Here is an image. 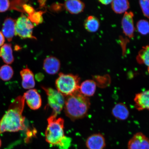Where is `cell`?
<instances>
[{
	"label": "cell",
	"mask_w": 149,
	"mask_h": 149,
	"mask_svg": "<svg viewBox=\"0 0 149 149\" xmlns=\"http://www.w3.org/2000/svg\"><path fill=\"white\" fill-rule=\"evenodd\" d=\"M139 3L143 14L146 17L149 18V1H140Z\"/></svg>",
	"instance_id": "obj_25"
},
{
	"label": "cell",
	"mask_w": 149,
	"mask_h": 149,
	"mask_svg": "<svg viewBox=\"0 0 149 149\" xmlns=\"http://www.w3.org/2000/svg\"><path fill=\"white\" fill-rule=\"evenodd\" d=\"M0 57L7 64H11L13 62L14 58L10 44H5L1 47L0 49Z\"/></svg>",
	"instance_id": "obj_18"
},
{
	"label": "cell",
	"mask_w": 149,
	"mask_h": 149,
	"mask_svg": "<svg viewBox=\"0 0 149 149\" xmlns=\"http://www.w3.org/2000/svg\"><path fill=\"white\" fill-rule=\"evenodd\" d=\"M96 86V82L94 80H86L80 85L79 91L84 96L88 97L95 94Z\"/></svg>",
	"instance_id": "obj_17"
},
{
	"label": "cell",
	"mask_w": 149,
	"mask_h": 149,
	"mask_svg": "<svg viewBox=\"0 0 149 149\" xmlns=\"http://www.w3.org/2000/svg\"><path fill=\"white\" fill-rule=\"evenodd\" d=\"M113 1H100V3L104 5H108L111 3Z\"/></svg>",
	"instance_id": "obj_29"
},
{
	"label": "cell",
	"mask_w": 149,
	"mask_h": 149,
	"mask_svg": "<svg viewBox=\"0 0 149 149\" xmlns=\"http://www.w3.org/2000/svg\"><path fill=\"white\" fill-rule=\"evenodd\" d=\"M64 6L70 13L77 14L83 12L85 5L83 2L79 0H69L65 1Z\"/></svg>",
	"instance_id": "obj_15"
},
{
	"label": "cell",
	"mask_w": 149,
	"mask_h": 149,
	"mask_svg": "<svg viewBox=\"0 0 149 149\" xmlns=\"http://www.w3.org/2000/svg\"><path fill=\"white\" fill-rule=\"evenodd\" d=\"M33 23L29 18L22 14L16 21L15 35L24 39L31 38L36 40V37L33 35Z\"/></svg>",
	"instance_id": "obj_6"
},
{
	"label": "cell",
	"mask_w": 149,
	"mask_h": 149,
	"mask_svg": "<svg viewBox=\"0 0 149 149\" xmlns=\"http://www.w3.org/2000/svg\"><path fill=\"white\" fill-rule=\"evenodd\" d=\"M1 139H0V148H1Z\"/></svg>",
	"instance_id": "obj_30"
},
{
	"label": "cell",
	"mask_w": 149,
	"mask_h": 149,
	"mask_svg": "<svg viewBox=\"0 0 149 149\" xmlns=\"http://www.w3.org/2000/svg\"><path fill=\"white\" fill-rule=\"evenodd\" d=\"M134 101L137 110H149V90L136 94Z\"/></svg>",
	"instance_id": "obj_12"
},
{
	"label": "cell",
	"mask_w": 149,
	"mask_h": 149,
	"mask_svg": "<svg viewBox=\"0 0 149 149\" xmlns=\"http://www.w3.org/2000/svg\"><path fill=\"white\" fill-rule=\"evenodd\" d=\"M23 8L24 11L26 12L29 14V16L31 15L35 12L33 7L29 5L26 4L23 5Z\"/></svg>",
	"instance_id": "obj_27"
},
{
	"label": "cell",
	"mask_w": 149,
	"mask_h": 149,
	"mask_svg": "<svg viewBox=\"0 0 149 149\" xmlns=\"http://www.w3.org/2000/svg\"><path fill=\"white\" fill-rule=\"evenodd\" d=\"M136 60L139 64L146 65L149 73V45L144 47L139 51Z\"/></svg>",
	"instance_id": "obj_21"
},
{
	"label": "cell",
	"mask_w": 149,
	"mask_h": 149,
	"mask_svg": "<svg viewBox=\"0 0 149 149\" xmlns=\"http://www.w3.org/2000/svg\"><path fill=\"white\" fill-rule=\"evenodd\" d=\"M80 81L78 75L61 72L56 80V87L57 90L66 97L79 91Z\"/></svg>",
	"instance_id": "obj_4"
},
{
	"label": "cell",
	"mask_w": 149,
	"mask_h": 149,
	"mask_svg": "<svg viewBox=\"0 0 149 149\" xmlns=\"http://www.w3.org/2000/svg\"><path fill=\"white\" fill-rule=\"evenodd\" d=\"M25 100L23 96L16 98L0 121V134L5 132H16L25 127L23 115Z\"/></svg>",
	"instance_id": "obj_1"
},
{
	"label": "cell",
	"mask_w": 149,
	"mask_h": 149,
	"mask_svg": "<svg viewBox=\"0 0 149 149\" xmlns=\"http://www.w3.org/2000/svg\"><path fill=\"white\" fill-rule=\"evenodd\" d=\"M43 66L47 73L53 75L57 74L60 70L61 62L56 57L51 56L44 59Z\"/></svg>",
	"instance_id": "obj_11"
},
{
	"label": "cell",
	"mask_w": 149,
	"mask_h": 149,
	"mask_svg": "<svg viewBox=\"0 0 149 149\" xmlns=\"http://www.w3.org/2000/svg\"><path fill=\"white\" fill-rule=\"evenodd\" d=\"M52 115L47 119L48 125L45 132V140L48 144L66 149L69 145L71 139L65 136L64 119Z\"/></svg>",
	"instance_id": "obj_2"
},
{
	"label": "cell",
	"mask_w": 149,
	"mask_h": 149,
	"mask_svg": "<svg viewBox=\"0 0 149 149\" xmlns=\"http://www.w3.org/2000/svg\"><path fill=\"white\" fill-rule=\"evenodd\" d=\"M14 71L8 65H3L0 68V78L3 81H9L13 77Z\"/></svg>",
	"instance_id": "obj_22"
},
{
	"label": "cell",
	"mask_w": 149,
	"mask_h": 149,
	"mask_svg": "<svg viewBox=\"0 0 149 149\" xmlns=\"http://www.w3.org/2000/svg\"><path fill=\"white\" fill-rule=\"evenodd\" d=\"M23 96L27 105L31 109L36 110L41 107V97L36 89H29L24 93Z\"/></svg>",
	"instance_id": "obj_7"
},
{
	"label": "cell",
	"mask_w": 149,
	"mask_h": 149,
	"mask_svg": "<svg viewBox=\"0 0 149 149\" xmlns=\"http://www.w3.org/2000/svg\"><path fill=\"white\" fill-rule=\"evenodd\" d=\"M111 8L116 13H125L130 7L129 2L126 0H115L111 3Z\"/></svg>",
	"instance_id": "obj_19"
},
{
	"label": "cell",
	"mask_w": 149,
	"mask_h": 149,
	"mask_svg": "<svg viewBox=\"0 0 149 149\" xmlns=\"http://www.w3.org/2000/svg\"><path fill=\"white\" fill-rule=\"evenodd\" d=\"M136 27L138 31L143 35L149 33V22L148 20L141 19L138 22Z\"/></svg>",
	"instance_id": "obj_23"
},
{
	"label": "cell",
	"mask_w": 149,
	"mask_h": 149,
	"mask_svg": "<svg viewBox=\"0 0 149 149\" xmlns=\"http://www.w3.org/2000/svg\"><path fill=\"white\" fill-rule=\"evenodd\" d=\"M44 13L42 11H39V12L35 11L33 14L29 16L28 18L33 23H34L38 25L42 22L43 19L42 16Z\"/></svg>",
	"instance_id": "obj_24"
},
{
	"label": "cell",
	"mask_w": 149,
	"mask_h": 149,
	"mask_svg": "<svg viewBox=\"0 0 149 149\" xmlns=\"http://www.w3.org/2000/svg\"><path fill=\"white\" fill-rule=\"evenodd\" d=\"M84 25L85 29L88 32H95L100 27V21L95 16H89L85 20Z\"/></svg>",
	"instance_id": "obj_20"
},
{
	"label": "cell",
	"mask_w": 149,
	"mask_h": 149,
	"mask_svg": "<svg viewBox=\"0 0 149 149\" xmlns=\"http://www.w3.org/2000/svg\"><path fill=\"white\" fill-rule=\"evenodd\" d=\"M16 20L11 18L6 19L3 23L2 33L9 42H11L15 35Z\"/></svg>",
	"instance_id": "obj_14"
},
{
	"label": "cell",
	"mask_w": 149,
	"mask_h": 149,
	"mask_svg": "<svg viewBox=\"0 0 149 149\" xmlns=\"http://www.w3.org/2000/svg\"><path fill=\"white\" fill-rule=\"evenodd\" d=\"M86 145L88 149H104L106 146L105 138L101 134H94L87 139Z\"/></svg>",
	"instance_id": "obj_10"
},
{
	"label": "cell",
	"mask_w": 149,
	"mask_h": 149,
	"mask_svg": "<svg viewBox=\"0 0 149 149\" xmlns=\"http://www.w3.org/2000/svg\"><path fill=\"white\" fill-rule=\"evenodd\" d=\"M5 42V38L2 33L0 31V47L3 46Z\"/></svg>",
	"instance_id": "obj_28"
},
{
	"label": "cell",
	"mask_w": 149,
	"mask_h": 149,
	"mask_svg": "<svg viewBox=\"0 0 149 149\" xmlns=\"http://www.w3.org/2000/svg\"><path fill=\"white\" fill-rule=\"evenodd\" d=\"M133 13L132 12L125 13L122 19V25L123 31L126 36L132 38L135 30L134 23Z\"/></svg>",
	"instance_id": "obj_9"
},
{
	"label": "cell",
	"mask_w": 149,
	"mask_h": 149,
	"mask_svg": "<svg viewBox=\"0 0 149 149\" xmlns=\"http://www.w3.org/2000/svg\"><path fill=\"white\" fill-rule=\"evenodd\" d=\"M10 3L7 0H0V12L7 11L10 6Z\"/></svg>",
	"instance_id": "obj_26"
},
{
	"label": "cell",
	"mask_w": 149,
	"mask_h": 149,
	"mask_svg": "<svg viewBox=\"0 0 149 149\" xmlns=\"http://www.w3.org/2000/svg\"><path fill=\"white\" fill-rule=\"evenodd\" d=\"M47 96L48 104L53 110L52 115L57 116L64 108L65 97L57 90L42 87Z\"/></svg>",
	"instance_id": "obj_5"
},
{
	"label": "cell",
	"mask_w": 149,
	"mask_h": 149,
	"mask_svg": "<svg viewBox=\"0 0 149 149\" xmlns=\"http://www.w3.org/2000/svg\"><path fill=\"white\" fill-rule=\"evenodd\" d=\"M91 105L88 97L78 91L65 97L64 111L66 116L72 121L87 116Z\"/></svg>",
	"instance_id": "obj_3"
},
{
	"label": "cell",
	"mask_w": 149,
	"mask_h": 149,
	"mask_svg": "<svg viewBox=\"0 0 149 149\" xmlns=\"http://www.w3.org/2000/svg\"><path fill=\"white\" fill-rule=\"evenodd\" d=\"M111 113L115 118L121 120H126L130 115L128 108L125 104L122 102L117 104L114 106L112 110Z\"/></svg>",
	"instance_id": "obj_16"
},
{
	"label": "cell",
	"mask_w": 149,
	"mask_h": 149,
	"mask_svg": "<svg viewBox=\"0 0 149 149\" xmlns=\"http://www.w3.org/2000/svg\"><path fill=\"white\" fill-rule=\"evenodd\" d=\"M128 149H149V139L144 134L136 133L128 144Z\"/></svg>",
	"instance_id": "obj_8"
},
{
	"label": "cell",
	"mask_w": 149,
	"mask_h": 149,
	"mask_svg": "<svg viewBox=\"0 0 149 149\" xmlns=\"http://www.w3.org/2000/svg\"><path fill=\"white\" fill-rule=\"evenodd\" d=\"M22 78V86L24 89H32L35 86L34 75L31 71L27 68L23 69L20 72Z\"/></svg>",
	"instance_id": "obj_13"
}]
</instances>
